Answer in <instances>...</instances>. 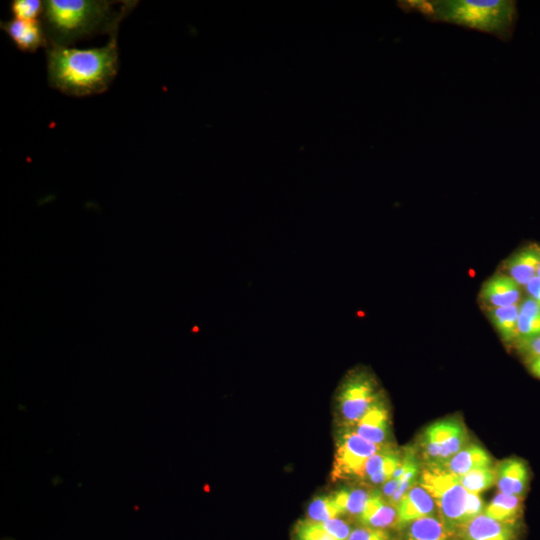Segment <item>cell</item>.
I'll use <instances>...</instances> for the list:
<instances>
[{
	"mask_svg": "<svg viewBox=\"0 0 540 540\" xmlns=\"http://www.w3.org/2000/svg\"><path fill=\"white\" fill-rule=\"evenodd\" d=\"M117 31L103 47L79 49L48 45L49 85L70 96H89L106 91L118 71Z\"/></svg>",
	"mask_w": 540,
	"mask_h": 540,
	"instance_id": "6da1fadb",
	"label": "cell"
},
{
	"mask_svg": "<svg viewBox=\"0 0 540 540\" xmlns=\"http://www.w3.org/2000/svg\"><path fill=\"white\" fill-rule=\"evenodd\" d=\"M113 3L102 0L44 1L42 26L47 46H69L80 39L118 30L121 20L134 4L124 2L121 9L115 11Z\"/></svg>",
	"mask_w": 540,
	"mask_h": 540,
	"instance_id": "7a4b0ae2",
	"label": "cell"
},
{
	"mask_svg": "<svg viewBox=\"0 0 540 540\" xmlns=\"http://www.w3.org/2000/svg\"><path fill=\"white\" fill-rule=\"evenodd\" d=\"M399 4L430 21L474 29L504 42L512 39L519 16L514 0H408Z\"/></svg>",
	"mask_w": 540,
	"mask_h": 540,
	"instance_id": "3957f363",
	"label": "cell"
},
{
	"mask_svg": "<svg viewBox=\"0 0 540 540\" xmlns=\"http://www.w3.org/2000/svg\"><path fill=\"white\" fill-rule=\"evenodd\" d=\"M417 483L432 496L438 518L449 535L465 523L468 491L461 485L456 475L434 465L422 467Z\"/></svg>",
	"mask_w": 540,
	"mask_h": 540,
	"instance_id": "277c9868",
	"label": "cell"
},
{
	"mask_svg": "<svg viewBox=\"0 0 540 540\" xmlns=\"http://www.w3.org/2000/svg\"><path fill=\"white\" fill-rule=\"evenodd\" d=\"M382 396L384 392L371 371L361 366L351 369L335 395L343 426L355 424Z\"/></svg>",
	"mask_w": 540,
	"mask_h": 540,
	"instance_id": "5b68a950",
	"label": "cell"
},
{
	"mask_svg": "<svg viewBox=\"0 0 540 540\" xmlns=\"http://www.w3.org/2000/svg\"><path fill=\"white\" fill-rule=\"evenodd\" d=\"M469 443L464 423L450 417L427 426L420 437L419 448L424 465H441Z\"/></svg>",
	"mask_w": 540,
	"mask_h": 540,
	"instance_id": "8992f818",
	"label": "cell"
},
{
	"mask_svg": "<svg viewBox=\"0 0 540 540\" xmlns=\"http://www.w3.org/2000/svg\"><path fill=\"white\" fill-rule=\"evenodd\" d=\"M340 431L336 441L332 480L360 479L368 458L387 448L364 439L351 427L343 426Z\"/></svg>",
	"mask_w": 540,
	"mask_h": 540,
	"instance_id": "52a82bcc",
	"label": "cell"
},
{
	"mask_svg": "<svg viewBox=\"0 0 540 540\" xmlns=\"http://www.w3.org/2000/svg\"><path fill=\"white\" fill-rule=\"evenodd\" d=\"M348 427L380 447H393L389 409L385 396H382L355 424Z\"/></svg>",
	"mask_w": 540,
	"mask_h": 540,
	"instance_id": "ba28073f",
	"label": "cell"
},
{
	"mask_svg": "<svg viewBox=\"0 0 540 540\" xmlns=\"http://www.w3.org/2000/svg\"><path fill=\"white\" fill-rule=\"evenodd\" d=\"M495 484L501 493L524 498L527 493L530 471L525 461L517 457H509L500 461L495 467Z\"/></svg>",
	"mask_w": 540,
	"mask_h": 540,
	"instance_id": "9c48e42d",
	"label": "cell"
},
{
	"mask_svg": "<svg viewBox=\"0 0 540 540\" xmlns=\"http://www.w3.org/2000/svg\"><path fill=\"white\" fill-rule=\"evenodd\" d=\"M517 527L482 513L462 524L456 533L462 540H514Z\"/></svg>",
	"mask_w": 540,
	"mask_h": 540,
	"instance_id": "30bf717a",
	"label": "cell"
},
{
	"mask_svg": "<svg viewBox=\"0 0 540 540\" xmlns=\"http://www.w3.org/2000/svg\"><path fill=\"white\" fill-rule=\"evenodd\" d=\"M520 287L507 274L496 273L483 283L479 297L487 309L510 306L521 302Z\"/></svg>",
	"mask_w": 540,
	"mask_h": 540,
	"instance_id": "8fae6325",
	"label": "cell"
},
{
	"mask_svg": "<svg viewBox=\"0 0 540 540\" xmlns=\"http://www.w3.org/2000/svg\"><path fill=\"white\" fill-rule=\"evenodd\" d=\"M398 528L429 516H438L436 504L429 492L416 483L402 497L397 505Z\"/></svg>",
	"mask_w": 540,
	"mask_h": 540,
	"instance_id": "7c38bea8",
	"label": "cell"
},
{
	"mask_svg": "<svg viewBox=\"0 0 540 540\" xmlns=\"http://www.w3.org/2000/svg\"><path fill=\"white\" fill-rule=\"evenodd\" d=\"M17 48L23 52H36L40 47L47 46V40L42 23L38 20H22L13 18L1 23Z\"/></svg>",
	"mask_w": 540,
	"mask_h": 540,
	"instance_id": "4fadbf2b",
	"label": "cell"
},
{
	"mask_svg": "<svg viewBox=\"0 0 540 540\" xmlns=\"http://www.w3.org/2000/svg\"><path fill=\"white\" fill-rule=\"evenodd\" d=\"M540 266V245L532 243L511 254L504 263L507 275L524 287L537 275Z\"/></svg>",
	"mask_w": 540,
	"mask_h": 540,
	"instance_id": "5bb4252c",
	"label": "cell"
},
{
	"mask_svg": "<svg viewBox=\"0 0 540 540\" xmlns=\"http://www.w3.org/2000/svg\"><path fill=\"white\" fill-rule=\"evenodd\" d=\"M358 520L363 526L374 529L398 528L397 507L392 505L381 492L375 490L372 491L371 497Z\"/></svg>",
	"mask_w": 540,
	"mask_h": 540,
	"instance_id": "9a60e30c",
	"label": "cell"
},
{
	"mask_svg": "<svg viewBox=\"0 0 540 540\" xmlns=\"http://www.w3.org/2000/svg\"><path fill=\"white\" fill-rule=\"evenodd\" d=\"M434 466L456 476H461L478 468L492 466V458L479 444L468 443L449 460Z\"/></svg>",
	"mask_w": 540,
	"mask_h": 540,
	"instance_id": "2e32d148",
	"label": "cell"
},
{
	"mask_svg": "<svg viewBox=\"0 0 540 540\" xmlns=\"http://www.w3.org/2000/svg\"><path fill=\"white\" fill-rule=\"evenodd\" d=\"M483 513L499 522L518 525L523 513V498L498 492Z\"/></svg>",
	"mask_w": 540,
	"mask_h": 540,
	"instance_id": "e0dca14e",
	"label": "cell"
},
{
	"mask_svg": "<svg viewBox=\"0 0 540 540\" xmlns=\"http://www.w3.org/2000/svg\"><path fill=\"white\" fill-rule=\"evenodd\" d=\"M520 303L488 308V318L504 343L513 344L518 339Z\"/></svg>",
	"mask_w": 540,
	"mask_h": 540,
	"instance_id": "ac0fdd59",
	"label": "cell"
},
{
	"mask_svg": "<svg viewBox=\"0 0 540 540\" xmlns=\"http://www.w3.org/2000/svg\"><path fill=\"white\" fill-rule=\"evenodd\" d=\"M403 529V540H448L449 533L438 516L414 520Z\"/></svg>",
	"mask_w": 540,
	"mask_h": 540,
	"instance_id": "d6986e66",
	"label": "cell"
},
{
	"mask_svg": "<svg viewBox=\"0 0 540 540\" xmlns=\"http://www.w3.org/2000/svg\"><path fill=\"white\" fill-rule=\"evenodd\" d=\"M332 494L343 515L346 514L359 519L371 497L372 491L361 487H346Z\"/></svg>",
	"mask_w": 540,
	"mask_h": 540,
	"instance_id": "ffe728a7",
	"label": "cell"
},
{
	"mask_svg": "<svg viewBox=\"0 0 540 540\" xmlns=\"http://www.w3.org/2000/svg\"><path fill=\"white\" fill-rule=\"evenodd\" d=\"M537 334H540V304L527 296L520 302L517 341Z\"/></svg>",
	"mask_w": 540,
	"mask_h": 540,
	"instance_id": "44dd1931",
	"label": "cell"
},
{
	"mask_svg": "<svg viewBox=\"0 0 540 540\" xmlns=\"http://www.w3.org/2000/svg\"><path fill=\"white\" fill-rule=\"evenodd\" d=\"M342 514L333 494L314 497L307 508V519L314 522H324Z\"/></svg>",
	"mask_w": 540,
	"mask_h": 540,
	"instance_id": "7402d4cb",
	"label": "cell"
},
{
	"mask_svg": "<svg viewBox=\"0 0 540 540\" xmlns=\"http://www.w3.org/2000/svg\"><path fill=\"white\" fill-rule=\"evenodd\" d=\"M457 477L468 492L480 494L495 484V467L478 468Z\"/></svg>",
	"mask_w": 540,
	"mask_h": 540,
	"instance_id": "603a6c76",
	"label": "cell"
},
{
	"mask_svg": "<svg viewBox=\"0 0 540 540\" xmlns=\"http://www.w3.org/2000/svg\"><path fill=\"white\" fill-rule=\"evenodd\" d=\"M404 455L407 460L406 470L400 478V484L397 491L388 500L396 507L407 491L417 483L420 474V467L416 458V452L411 448H407Z\"/></svg>",
	"mask_w": 540,
	"mask_h": 540,
	"instance_id": "cb8c5ba5",
	"label": "cell"
},
{
	"mask_svg": "<svg viewBox=\"0 0 540 540\" xmlns=\"http://www.w3.org/2000/svg\"><path fill=\"white\" fill-rule=\"evenodd\" d=\"M293 540H336L318 522L309 519L298 521L292 533Z\"/></svg>",
	"mask_w": 540,
	"mask_h": 540,
	"instance_id": "d4e9b609",
	"label": "cell"
},
{
	"mask_svg": "<svg viewBox=\"0 0 540 540\" xmlns=\"http://www.w3.org/2000/svg\"><path fill=\"white\" fill-rule=\"evenodd\" d=\"M44 2L40 0H14L11 11L14 18L22 20H37L43 13Z\"/></svg>",
	"mask_w": 540,
	"mask_h": 540,
	"instance_id": "484cf974",
	"label": "cell"
},
{
	"mask_svg": "<svg viewBox=\"0 0 540 540\" xmlns=\"http://www.w3.org/2000/svg\"><path fill=\"white\" fill-rule=\"evenodd\" d=\"M515 349L524 362L540 356V334L515 342Z\"/></svg>",
	"mask_w": 540,
	"mask_h": 540,
	"instance_id": "4316f807",
	"label": "cell"
},
{
	"mask_svg": "<svg viewBox=\"0 0 540 540\" xmlns=\"http://www.w3.org/2000/svg\"><path fill=\"white\" fill-rule=\"evenodd\" d=\"M320 525L336 540H347L353 530L350 524L340 517L321 522Z\"/></svg>",
	"mask_w": 540,
	"mask_h": 540,
	"instance_id": "83f0119b",
	"label": "cell"
},
{
	"mask_svg": "<svg viewBox=\"0 0 540 540\" xmlns=\"http://www.w3.org/2000/svg\"><path fill=\"white\" fill-rule=\"evenodd\" d=\"M347 540H392L385 530L374 529L366 526L352 530Z\"/></svg>",
	"mask_w": 540,
	"mask_h": 540,
	"instance_id": "f1b7e54d",
	"label": "cell"
},
{
	"mask_svg": "<svg viewBox=\"0 0 540 540\" xmlns=\"http://www.w3.org/2000/svg\"><path fill=\"white\" fill-rule=\"evenodd\" d=\"M485 506L486 505L484 504V501L479 494L468 492L465 511V522L482 514L484 512Z\"/></svg>",
	"mask_w": 540,
	"mask_h": 540,
	"instance_id": "f546056e",
	"label": "cell"
},
{
	"mask_svg": "<svg viewBox=\"0 0 540 540\" xmlns=\"http://www.w3.org/2000/svg\"><path fill=\"white\" fill-rule=\"evenodd\" d=\"M528 296L540 304V277L536 275L524 286Z\"/></svg>",
	"mask_w": 540,
	"mask_h": 540,
	"instance_id": "4dcf8cb0",
	"label": "cell"
},
{
	"mask_svg": "<svg viewBox=\"0 0 540 540\" xmlns=\"http://www.w3.org/2000/svg\"><path fill=\"white\" fill-rule=\"evenodd\" d=\"M400 479L391 478L382 485V495L389 500L397 491Z\"/></svg>",
	"mask_w": 540,
	"mask_h": 540,
	"instance_id": "1f68e13d",
	"label": "cell"
},
{
	"mask_svg": "<svg viewBox=\"0 0 540 540\" xmlns=\"http://www.w3.org/2000/svg\"><path fill=\"white\" fill-rule=\"evenodd\" d=\"M528 371L537 379L540 380V356L530 359L525 362Z\"/></svg>",
	"mask_w": 540,
	"mask_h": 540,
	"instance_id": "d6a6232c",
	"label": "cell"
},
{
	"mask_svg": "<svg viewBox=\"0 0 540 540\" xmlns=\"http://www.w3.org/2000/svg\"><path fill=\"white\" fill-rule=\"evenodd\" d=\"M537 275H538V276L540 277V266H539V269H538Z\"/></svg>",
	"mask_w": 540,
	"mask_h": 540,
	"instance_id": "836d02e7",
	"label": "cell"
},
{
	"mask_svg": "<svg viewBox=\"0 0 540 540\" xmlns=\"http://www.w3.org/2000/svg\"><path fill=\"white\" fill-rule=\"evenodd\" d=\"M3 540H15L13 538H4Z\"/></svg>",
	"mask_w": 540,
	"mask_h": 540,
	"instance_id": "e575fe53",
	"label": "cell"
}]
</instances>
